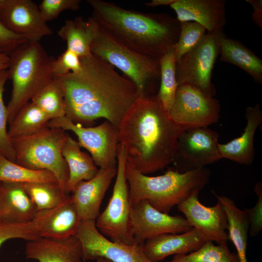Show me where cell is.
I'll list each match as a JSON object with an SVG mask.
<instances>
[{"mask_svg": "<svg viewBox=\"0 0 262 262\" xmlns=\"http://www.w3.org/2000/svg\"><path fill=\"white\" fill-rule=\"evenodd\" d=\"M80 59L79 72L54 76L64 93L66 116L82 126L104 118L118 128L139 97L136 86L93 54Z\"/></svg>", "mask_w": 262, "mask_h": 262, "instance_id": "obj_1", "label": "cell"}, {"mask_svg": "<svg viewBox=\"0 0 262 262\" xmlns=\"http://www.w3.org/2000/svg\"><path fill=\"white\" fill-rule=\"evenodd\" d=\"M184 129L172 120L156 96L139 97L118 126L127 164L145 175L164 169L174 161Z\"/></svg>", "mask_w": 262, "mask_h": 262, "instance_id": "obj_2", "label": "cell"}, {"mask_svg": "<svg viewBox=\"0 0 262 262\" xmlns=\"http://www.w3.org/2000/svg\"><path fill=\"white\" fill-rule=\"evenodd\" d=\"M98 25L133 51L160 59L177 42L180 22L166 13H145L101 0H88Z\"/></svg>", "mask_w": 262, "mask_h": 262, "instance_id": "obj_3", "label": "cell"}, {"mask_svg": "<svg viewBox=\"0 0 262 262\" xmlns=\"http://www.w3.org/2000/svg\"><path fill=\"white\" fill-rule=\"evenodd\" d=\"M210 170L205 167L180 173L169 170L164 174L151 177L126 164L125 175L132 206L147 201L153 208L166 213L187 198L200 191L209 182Z\"/></svg>", "mask_w": 262, "mask_h": 262, "instance_id": "obj_4", "label": "cell"}, {"mask_svg": "<svg viewBox=\"0 0 262 262\" xmlns=\"http://www.w3.org/2000/svg\"><path fill=\"white\" fill-rule=\"evenodd\" d=\"M55 58L49 55L39 41H27L10 56L7 70L12 83L7 106L10 123L29 100L54 78Z\"/></svg>", "mask_w": 262, "mask_h": 262, "instance_id": "obj_5", "label": "cell"}, {"mask_svg": "<svg viewBox=\"0 0 262 262\" xmlns=\"http://www.w3.org/2000/svg\"><path fill=\"white\" fill-rule=\"evenodd\" d=\"M67 135L61 129L47 126L33 135L11 139L15 163L34 170L49 171L66 193L69 171L62 149Z\"/></svg>", "mask_w": 262, "mask_h": 262, "instance_id": "obj_6", "label": "cell"}, {"mask_svg": "<svg viewBox=\"0 0 262 262\" xmlns=\"http://www.w3.org/2000/svg\"><path fill=\"white\" fill-rule=\"evenodd\" d=\"M90 49L94 56L117 68L127 76L136 86L140 97L147 96L146 90L149 82L160 79V59L129 49L98 24Z\"/></svg>", "mask_w": 262, "mask_h": 262, "instance_id": "obj_7", "label": "cell"}, {"mask_svg": "<svg viewBox=\"0 0 262 262\" xmlns=\"http://www.w3.org/2000/svg\"><path fill=\"white\" fill-rule=\"evenodd\" d=\"M117 172L113 193L105 210L95 220L98 231L109 240L125 244L134 243L131 231L129 186L125 175L126 158L119 143L117 153Z\"/></svg>", "mask_w": 262, "mask_h": 262, "instance_id": "obj_8", "label": "cell"}, {"mask_svg": "<svg viewBox=\"0 0 262 262\" xmlns=\"http://www.w3.org/2000/svg\"><path fill=\"white\" fill-rule=\"evenodd\" d=\"M47 126L73 132L81 147L89 152L99 168L117 166L119 130L110 122L106 120L96 127H86L74 123L65 116L50 120Z\"/></svg>", "mask_w": 262, "mask_h": 262, "instance_id": "obj_9", "label": "cell"}, {"mask_svg": "<svg viewBox=\"0 0 262 262\" xmlns=\"http://www.w3.org/2000/svg\"><path fill=\"white\" fill-rule=\"evenodd\" d=\"M225 35L223 30L207 32L199 44L176 63L179 85L191 84L213 96L212 71L219 55L221 39Z\"/></svg>", "mask_w": 262, "mask_h": 262, "instance_id": "obj_10", "label": "cell"}, {"mask_svg": "<svg viewBox=\"0 0 262 262\" xmlns=\"http://www.w3.org/2000/svg\"><path fill=\"white\" fill-rule=\"evenodd\" d=\"M220 106L218 99L189 83L179 85L169 114L185 129L208 127L218 122Z\"/></svg>", "mask_w": 262, "mask_h": 262, "instance_id": "obj_11", "label": "cell"}, {"mask_svg": "<svg viewBox=\"0 0 262 262\" xmlns=\"http://www.w3.org/2000/svg\"><path fill=\"white\" fill-rule=\"evenodd\" d=\"M76 236L82 246L83 261L103 257L112 262H153L145 255L143 244L113 242L98 231L95 220H82Z\"/></svg>", "mask_w": 262, "mask_h": 262, "instance_id": "obj_12", "label": "cell"}, {"mask_svg": "<svg viewBox=\"0 0 262 262\" xmlns=\"http://www.w3.org/2000/svg\"><path fill=\"white\" fill-rule=\"evenodd\" d=\"M218 140V133L208 127L185 129L179 137L175 156L182 164L179 172L201 169L220 160Z\"/></svg>", "mask_w": 262, "mask_h": 262, "instance_id": "obj_13", "label": "cell"}, {"mask_svg": "<svg viewBox=\"0 0 262 262\" xmlns=\"http://www.w3.org/2000/svg\"><path fill=\"white\" fill-rule=\"evenodd\" d=\"M131 206V231L136 243L143 244L162 234L183 233L193 228L185 217L162 213L147 201Z\"/></svg>", "mask_w": 262, "mask_h": 262, "instance_id": "obj_14", "label": "cell"}, {"mask_svg": "<svg viewBox=\"0 0 262 262\" xmlns=\"http://www.w3.org/2000/svg\"><path fill=\"white\" fill-rule=\"evenodd\" d=\"M0 21L10 31L29 41H39L53 31L31 0H0Z\"/></svg>", "mask_w": 262, "mask_h": 262, "instance_id": "obj_15", "label": "cell"}, {"mask_svg": "<svg viewBox=\"0 0 262 262\" xmlns=\"http://www.w3.org/2000/svg\"><path fill=\"white\" fill-rule=\"evenodd\" d=\"M200 191L193 192L187 198L177 205L185 219L207 241L218 244L227 243L229 240L228 221L221 204L217 201L212 207L202 204L198 198Z\"/></svg>", "mask_w": 262, "mask_h": 262, "instance_id": "obj_16", "label": "cell"}, {"mask_svg": "<svg viewBox=\"0 0 262 262\" xmlns=\"http://www.w3.org/2000/svg\"><path fill=\"white\" fill-rule=\"evenodd\" d=\"M116 172L117 166L99 168L93 178L76 186L71 197L82 220H95L98 217L103 198Z\"/></svg>", "mask_w": 262, "mask_h": 262, "instance_id": "obj_17", "label": "cell"}, {"mask_svg": "<svg viewBox=\"0 0 262 262\" xmlns=\"http://www.w3.org/2000/svg\"><path fill=\"white\" fill-rule=\"evenodd\" d=\"M81 221L69 195L58 206L37 212L33 220L39 236L50 239L76 235Z\"/></svg>", "mask_w": 262, "mask_h": 262, "instance_id": "obj_18", "label": "cell"}, {"mask_svg": "<svg viewBox=\"0 0 262 262\" xmlns=\"http://www.w3.org/2000/svg\"><path fill=\"white\" fill-rule=\"evenodd\" d=\"M225 0H175L170 6L180 22L194 21L207 32L223 30L226 23Z\"/></svg>", "mask_w": 262, "mask_h": 262, "instance_id": "obj_19", "label": "cell"}, {"mask_svg": "<svg viewBox=\"0 0 262 262\" xmlns=\"http://www.w3.org/2000/svg\"><path fill=\"white\" fill-rule=\"evenodd\" d=\"M26 258L36 262H83L82 247L76 235L64 239L39 237L27 241Z\"/></svg>", "mask_w": 262, "mask_h": 262, "instance_id": "obj_20", "label": "cell"}, {"mask_svg": "<svg viewBox=\"0 0 262 262\" xmlns=\"http://www.w3.org/2000/svg\"><path fill=\"white\" fill-rule=\"evenodd\" d=\"M207 241L196 229L181 233H164L146 241L142 245L146 256L159 262L172 255L186 254L197 250Z\"/></svg>", "mask_w": 262, "mask_h": 262, "instance_id": "obj_21", "label": "cell"}, {"mask_svg": "<svg viewBox=\"0 0 262 262\" xmlns=\"http://www.w3.org/2000/svg\"><path fill=\"white\" fill-rule=\"evenodd\" d=\"M245 116L247 122L242 134L227 143L219 144L218 149L221 159L226 158L240 164L250 165L254 157L255 134L262 122V111L259 104L248 106Z\"/></svg>", "mask_w": 262, "mask_h": 262, "instance_id": "obj_22", "label": "cell"}, {"mask_svg": "<svg viewBox=\"0 0 262 262\" xmlns=\"http://www.w3.org/2000/svg\"><path fill=\"white\" fill-rule=\"evenodd\" d=\"M37 212L23 184L0 183V221L32 222Z\"/></svg>", "mask_w": 262, "mask_h": 262, "instance_id": "obj_23", "label": "cell"}, {"mask_svg": "<svg viewBox=\"0 0 262 262\" xmlns=\"http://www.w3.org/2000/svg\"><path fill=\"white\" fill-rule=\"evenodd\" d=\"M62 155L68 166V179L66 192L72 193L81 181L93 178L98 169L92 157L81 149L78 141L68 134L62 149Z\"/></svg>", "mask_w": 262, "mask_h": 262, "instance_id": "obj_24", "label": "cell"}, {"mask_svg": "<svg viewBox=\"0 0 262 262\" xmlns=\"http://www.w3.org/2000/svg\"><path fill=\"white\" fill-rule=\"evenodd\" d=\"M98 24L92 17L86 20L81 16L65 21L58 32L59 37L66 42L67 49L80 58L91 55V44L95 36Z\"/></svg>", "mask_w": 262, "mask_h": 262, "instance_id": "obj_25", "label": "cell"}, {"mask_svg": "<svg viewBox=\"0 0 262 262\" xmlns=\"http://www.w3.org/2000/svg\"><path fill=\"white\" fill-rule=\"evenodd\" d=\"M220 60L238 66L256 82L262 83V60L241 42L224 35L219 48Z\"/></svg>", "mask_w": 262, "mask_h": 262, "instance_id": "obj_26", "label": "cell"}, {"mask_svg": "<svg viewBox=\"0 0 262 262\" xmlns=\"http://www.w3.org/2000/svg\"><path fill=\"white\" fill-rule=\"evenodd\" d=\"M213 193L226 213L228 238L235 247L239 261L247 262L246 249L250 226L248 216L245 211L239 209L231 199L226 196H218L214 192Z\"/></svg>", "mask_w": 262, "mask_h": 262, "instance_id": "obj_27", "label": "cell"}, {"mask_svg": "<svg viewBox=\"0 0 262 262\" xmlns=\"http://www.w3.org/2000/svg\"><path fill=\"white\" fill-rule=\"evenodd\" d=\"M49 121L39 107L28 102L9 123V136L11 139L33 135L46 127Z\"/></svg>", "mask_w": 262, "mask_h": 262, "instance_id": "obj_28", "label": "cell"}, {"mask_svg": "<svg viewBox=\"0 0 262 262\" xmlns=\"http://www.w3.org/2000/svg\"><path fill=\"white\" fill-rule=\"evenodd\" d=\"M0 182L24 184L58 182V181L54 174L49 171L27 168L9 160L0 154Z\"/></svg>", "mask_w": 262, "mask_h": 262, "instance_id": "obj_29", "label": "cell"}, {"mask_svg": "<svg viewBox=\"0 0 262 262\" xmlns=\"http://www.w3.org/2000/svg\"><path fill=\"white\" fill-rule=\"evenodd\" d=\"M160 86L157 99L169 115L172 106L179 84L176 75V60L172 48L159 60Z\"/></svg>", "mask_w": 262, "mask_h": 262, "instance_id": "obj_30", "label": "cell"}, {"mask_svg": "<svg viewBox=\"0 0 262 262\" xmlns=\"http://www.w3.org/2000/svg\"><path fill=\"white\" fill-rule=\"evenodd\" d=\"M23 185L37 212L58 206L69 195L58 182L28 183Z\"/></svg>", "mask_w": 262, "mask_h": 262, "instance_id": "obj_31", "label": "cell"}, {"mask_svg": "<svg viewBox=\"0 0 262 262\" xmlns=\"http://www.w3.org/2000/svg\"><path fill=\"white\" fill-rule=\"evenodd\" d=\"M50 120L66 116L63 92L56 80L53 79L40 89L31 99Z\"/></svg>", "mask_w": 262, "mask_h": 262, "instance_id": "obj_32", "label": "cell"}, {"mask_svg": "<svg viewBox=\"0 0 262 262\" xmlns=\"http://www.w3.org/2000/svg\"><path fill=\"white\" fill-rule=\"evenodd\" d=\"M169 262H239L236 253L231 252L227 243L215 245L205 242L197 250L186 254L175 255Z\"/></svg>", "mask_w": 262, "mask_h": 262, "instance_id": "obj_33", "label": "cell"}, {"mask_svg": "<svg viewBox=\"0 0 262 262\" xmlns=\"http://www.w3.org/2000/svg\"><path fill=\"white\" fill-rule=\"evenodd\" d=\"M207 33L206 29L197 22H180L179 37L173 47L176 62L199 44Z\"/></svg>", "mask_w": 262, "mask_h": 262, "instance_id": "obj_34", "label": "cell"}, {"mask_svg": "<svg viewBox=\"0 0 262 262\" xmlns=\"http://www.w3.org/2000/svg\"><path fill=\"white\" fill-rule=\"evenodd\" d=\"M8 79L7 69L0 71V154L9 160L15 162V150L7 130L8 123L7 106L5 105L3 98L4 86Z\"/></svg>", "mask_w": 262, "mask_h": 262, "instance_id": "obj_35", "label": "cell"}, {"mask_svg": "<svg viewBox=\"0 0 262 262\" xmlns=\"http://www.w3.org/2000/svg\"><path fill=\"white\" fill-rule=\"evenodd\" d=\"M39 237L33 221L27 223L0 221V248L10 239H22L29 241Z\"/></svg>", "mask_w": 262, "mask_h": 262, "instance_id": "obj_36", "label": "cell"}, {"mask_svg": "<svg viewBox=\"0 0 262 262\" xmlns=\"http://www.w3.org/2000/svg\"><path fill=\"white\" fill-rule=\"evenodd\" d=\"M80 0H43L38 6L41 16L47 22L56 18L66 10H78Z\"/></svg>", "mask_w": 262, "mask_h": 262, "instance_id": "obj_37", "label": "cell"}, {"mask_svg": "<svg viewBox=\"0 0 262 262\" xmlns=\"http://www.w3.org/2000/svg\"><path fill=\"white\" fill-rule=\"evenodd\" d=\"M80 57L66 49L57 59L53 65L54 76H61L69 73H77L81 69Z\"/></svg>", "mask_w": 262, "mask_h": 262, "instance_id": "obj_38", "label": "cell"}, {"mask_svg": "<svg viewBox=\"0 0 262 262\" xmlns=\"http://www.w3.org/2000/svg\"><path fill=\"white\" fill-rule=\"evenodd\" d=\"M254 191L258 197L256 204L253 208L244 210L249 221V231L251 236L257 235L262 229V185L261 182H259L256 184Z\"/></svg>", "mask_w": 262, "mask_h": 262, "instance_id": "obj_39", "label": "cell"}, {"mask_svg": "<svg viewBox=\"0 0 262 262\" xmlns=\"http://www.w3.org/2000/svg\"><path fill=\"white\" fill-rule=\"evenodd\" d=\"M27 41L26 37L10 31L0 21V52L9 56Z\"/></svg>", "mask_w": 262, "mask_h": 262, "instance_id": "obj_40", "label": "cell"}, {"mask_svg": "<svg viewBox=\"0 0 262 262\" xmlns=\"http://www.w3.org/2000/svg\"><path fill=\"white\" fill-rule=\"evenodd\" d=\"M252 7L253 12L251 15L253 21L259 28L262 29V0H246Z\"/></svg>", "mask_w": 262, "mask_h": 262, "instance_id": "obj_41", "label": "cell"}, {"mask_svg": "<svg viewBox=\"0 0 262 262\" xmlns=\"http://www.w3.org/2000/svg\"><path fill=\"white\" fill-rule=\"evenodd\" d=\"M175 0H153L147 2L145 5L147 7H154L162 5H170Z\"/></svg>", "mask_w": 262, "mask_h": 262, "instance_id": "obj_42", "label": "cell"}, {"mask_svg": "<svg viewBox=\"0 0 262 262\" xmlns=\"http://www.w3.org/2000/svg\"><path fill=\"white\" fill-rule=\"evenodd\" d=\"M9 56L0 52V71L7 69Z\"/></svg>", "mask_w": 262, "mask_h": 262, "instance_id": "obj_43", "label": "cell"}, {"mask_svg": "<svg viewBox=\"0 0 262 262\" xmlns=\"http://www.w3.org/2000/svg\"><path fill=\"white\" fill-rule=\"evenodd\" d=\"M94 262H112L110 260L103 257H99L96 259Z\"/></svg>", "mask_w": 262, "mask_h": 262, "instance_id": "obj_44", "label": "cell"}, {"mask_svg": "<svg viewBox=\"0 0 262 262\" xmlns=\"http://www.w3.org/2000/svg\"></svg>", "mask_w": 262, "mask_h": 262, "instance_id": "obj_45", "label": "cell"}]
</instances>
